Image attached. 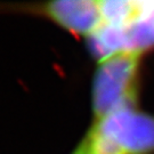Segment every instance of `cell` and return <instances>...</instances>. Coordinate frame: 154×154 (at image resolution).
Masks as SVG:
<instances>
[{
  "instance_id": "obj_2",
  "label": "cell",
  "mask_w": 154,
  "mask_h": 154,
  "mask_svg": "<svg viewBox=\"0 0 154 154\" xmlns=\"http://www.w3.org/2000/svg\"><path fill=\"white\" fill-rule=\"evenodd\" d=\"M79 154H154V116L125 107L94 120Z\"/></svg>"
},
{
  "instance_id": "obj_1",
  "label": "cell",
  "mask_w": 154,
  "mask_h": 154,
  "mask_svg": "<svg viewBox=\"0 0 154 154\" xmlns=\"http://www.w3.org/2000/svg\"><path fill=\"white\" fill-rule=\"evenodd\" d=\"M100 9L102 22L87 38L95 60L154 49V0H100Z\"/></svg>"
},
{
  "instance_id": "obj_4",
  "label": "cell",
  "mask_w": 154,
  "mask_h": 154,
  "mask_svg": "<svg viewBox=\"0 0 154 154\" xmlns=\"http://www.w3.org/2000/svg\"><path fill=\"white\" fill-rule=\"evenodd\" d=\"M0 11H18L49 20L77 37L88 38L102 22L100 0H58L33 4H0Z\"/></svg>"
},
{
  "instance_id": "obj_3",
  "label": "cell",
  "mask_w": 154,
  "mask_h": 154,
  "mask_svg": "<svg viewBox=\"0 0 154 154\" xmlns=\"http://www.w3.org/2000/svg\"><path fill=\"white\" fill-rule=\"evenodd\" d=\"M142 55L121 53L98 62L91 89L94 120L137 106Z\"/></svg>"
},
{
  "instance_id": "obj_5",
  "label": "cell",
  "mask_w": 154,
  "mask_h": 154,
  "mask_svg": "<svg viewBox=\"0 0 154 154\" xmlns=\"http://www.w3.org/2000/svg\"><path fill=\"white\" fill-rule=\"evenodd\" d=\"M72 154H79V153H78L77 151H75V149H74V152H73V153H72Z\"/></svg>"
}]
</instances>
